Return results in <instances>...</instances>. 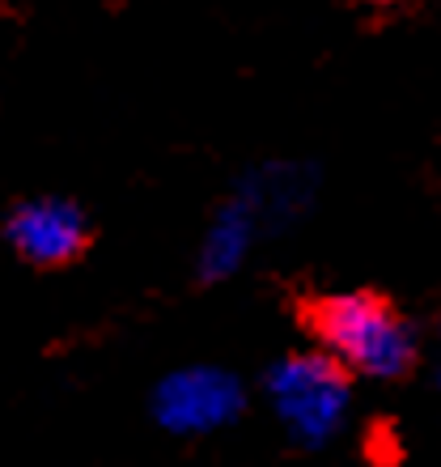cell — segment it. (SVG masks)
Returning <instances> with one entry per match:
<instances>
[{
	"label": "cell",
	"instance_id": "1",
	"mask_svg": "<svg viewBox=\"0 0 441 467\" xmlns=\"http://www.w3.org/2000/svg\"><path fill=\"white\" fill-rule=\"evenodd\" d=\"M297 319L323 357L344 374L365 379H404L416 361V336L386 294L374 289H344V294L306 297Z\"/></svg>",
	"mask_w": 441,
	"mask_h": 467
},
{
	"label": "cell",
	"instance_id": "2",
	"mask_svg": "<svg viewBox=\"0 0 441 467\" xmlns=\"http://www.w3.org/2000/svg\"><path fill=\"white\" fill-rule=\"evenodd\" d=\"M5 238L26 264L35 268H64L89 246V222L73 200L38 196L9 213Z\"/></svg>",
	"mask_w": 441,
	"mask_h": 467
},
{
	"label": "cell",
	"instance_id": "3",
	"mask_svg": "<svg viewBox=\"0 0 441 467\" xmlns=\"http://www.w3.org/2000/svg\"><path fill=\"white\" fill-rule=\"evenodd\" d=\"M238 387L217 369H183L158 387V417L174 433H200L233 417Z\"/></svg>",
	"mask_w": 441,
	"mask_h": 467
},
{
	"label": "cell",
	"instance_id": "4",
	"mask_svg": "<svg viewBox=\"0 0 441 467\" xmlns=\"http://www.w3.org/2000/svg\"><path fill=\"white\" fill-rule=\"evenodd\" d=\"M340 374L344 369H335L327 357H297L272 379L276 404L297 425H323V395L340 391Z\"/></svg>",
	"mask_w": 441,
	"mask_h": 467
}]
</instances>
